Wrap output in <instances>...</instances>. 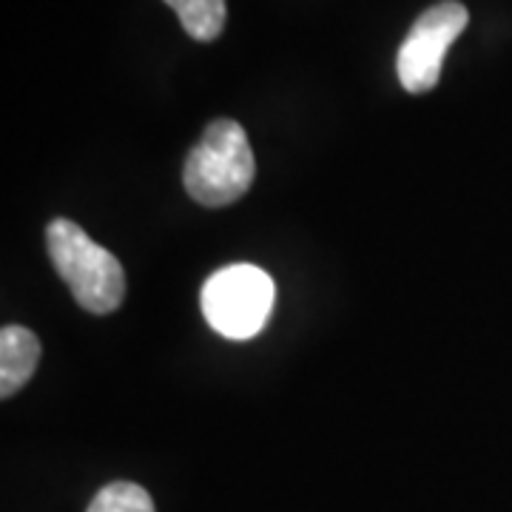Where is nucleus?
<instances>
[{"label": "nucleus", "instance_id": "423d86ee", "mask_svg": "<svg viewBox=\"0 0 512 512\" xmlns=\"http://www.w3.org/2000/svg\"><path fill=\"white\" fill-rule=\"evenodd\" d=\"M177 18L183 23V29L200 43H211L222 35L225 29V0H165Z\"/></svg>", "mask_w": 512, "mask_h": 512}, {"label": "nucleus", "instance_id": "39448f33", "mask_svg": "<svg viewBox=\"0 0 512 512\" xmlns=\"http://www.w3.org/2000/svg\"><path fill=\"white\" fill-rule=\"evenodd\" d=\"M40 362V342L32 330L6 325L0 330V396H15L35 376Z\"/></svg>", "mask_w": 512, "mask_h": 512}, {"label": "nucleus", "instance_id": "0eeeda50", "mask_svg": "<svg viewBox=\"0 0 512 512\" xmlns=\"http://www.w3.org/2000/svg\"><path fill=\"white\" fill-rule=\"evenodd\" d=\"M86 512H154V501L134 481H111L94 495Z\"/></svg>", "mask_w": 512, "mask_h": 512}, {"label": "nucleus", "instance_id": "f257e3e1", "mask_svg": "<svg viewBox=\"0 0 512 512\" xmlns=\"http://www.w3.org/2000/svg\"><path fill=\"white\" fill-rule=\"evenodd\" d=\"M46 242L57 276L72 288L80 308L89 313H111L123 305L126 271L120 259L97 245L77 222L52 220Z\"/></svg>", "mask_w": 512, "mask_h": 512}, {"label": "nucleus", "instance_id": "7ed1b4c3", "mask_svg": "<svg viewBox=\"0 0 512 512\" xmlns=\"http://www.w3.org/2000/svg\"><path fill=\"white\" fill-rule=\"evenodd\" d=\"M274 279L256 265H228L202 285V313L225 339L245 342L268 325L274 308Z\"/></svg>", "mask_w": 512, "mask_h": 512}, {"label": "nucleus", "instance_id": "f03ea898", "mask_svg": "<svg viewBox=\"0 0 512 512\" xmlns=\"http://www.w3.org/2000/svg\"><path fill=\"white\" fill-rule=\"evenodd\" d=\"M256 160L245 128L237 120H214L185 160L188 197L205 208H225L248 194Z\"/></svg>", "mask_w": 512, "mask_h": 512}, {"label": "nucleus", "instance_id": "20e7f679", "mask_svg": "<svg viewBox=\"0 0 512 512\" xmlns=\"http://www.w3.org/2000/svg\"><path fill=\"white\" fill-rule=\"evenodd\" d=\"M470 23V12L458 0H441L421 15L407 32L396 55V72L404 92L424 94L436 89L447 49Z\"/></svg>", "mask_w": 512, "mask_h": 512}]
</instances>
